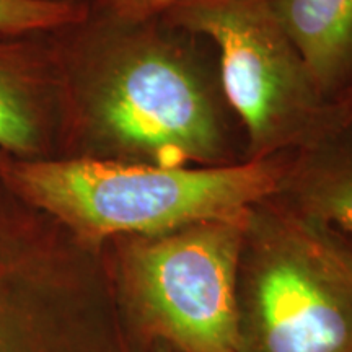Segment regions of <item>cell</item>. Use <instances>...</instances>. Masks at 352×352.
I'll return each mask as SVG.
<instances>
[{"label":"cell","instance_id":"6da1fadb","mask_svg":"<svg viewBox=\"0 0 352 352\" xmlns=\"http://www.w3.org/2000/svg\"><path fill=\"white\" fill-rule=\"evenodd\" d=\"M76 78V116L87 158L160 168L239 164L222 91L160 16L101 19Z\"/></svg>","mask_w":352,"mask_h":352},{"label":"cell","instance_id":"7a4b0ae2","mask_svg":"<svg viewBox=\"0 0 352 352\" xmlns=\"http://www.w3.org/2000/svg\"><path fill=\"white\" fill-rule=\"evenodd\" d=\"M290 155L223 166L160 168L100 158L0 157V179L94 248L210 220H241L279 191Z\"/></svg>","mask_w":352,"mask_h":352},{"label":"cell","instance_id":"3957f363","mask_svg":"<svg viewBox=\"0 0 352 352\" xmlns=\"http://www.w3.org/2000/svg\"><path fill=\"white\" fill-rule=\"evenodd\" d=\"M0 352H140L107 248H94L0 179Z\"/></svg>","mask_w":352,"mask_h":352},{"label":"cell","instance_id":"277c9868","mask_svg":"<svg viewBox=\"0 0 352 352\" xmlns=\"http://www.w3.org/2000/svg\"><path fill=\"white\" fill-rule=\"evenodd\" d=\"M246 217V215H245ZM245 219L107 245L114 290L140 352H239L236 277Z\"/></svg>","mask_w":352,"mask_h":352},{"label":"cell","instance_id":"5b68a950","mask_svg":"<svg viewBox=\"0 0 352 352\" xmlns=\"http://www.w3.org/2000/svg\"><path fill=\"white\" fill-rule=\"evenodd\" d=\"M236 310L239 352H352V272L276 196L245 217Z\"/></svg>","mask_w":352,"mask_h":352},{"label":"cell","instance_id":"8992f818","mask_svg":"<svg viewBox=\"0 0 352 352\" xmlns=\"http://www.w3.org/2000/svg\"><path fill=\"white\" fill-rule=\"evenodd\" d=\"M160 19L217 50L220 91L245 132L243 160L290 155L336 135L331 100L315 85L271 0H176Z\"/></svg>","mask_w":352,"mask_h":352},{"label":"cell","instance_id":"52a82bcc","mask_svg":"<svg viewBox=\"0 0 352 352\" xmlns=\"http://www.w3.org/2000/svg\"><path fill=\"white\" fill-rule=\"evenodd\" d=\"M276 197L315 226L352 235V144L338 134L292 153Z\"/></svg>","mask_w":352,"mask_h":352},{"label":"cell","instance_id":"ba28073f","mask_svg":"<svg viewBox=\"0 0 352 352\" xmlns=\"http://www.w3.org/2000/svg\"><path fill=\"white\" fill-rule=\"evenodd\" d=\"M318 90L333 100L352 74V0H271Z\"/></svg>","mask_w":352,"mask_h":352},{"label":"cell","instance_id":"9c48e42d","mask_svg":"<svg viewBox=\"0 0 352 352\" xmlns=\"http://www.w3.org/2000/svg\"><path fill=\"white\" fill-rule=\"evenodd\" d=\"M88 8L74 0H0V34H28L74 28Z\"/></svg>","mask_w":352,"mask_h":352},{"label":"cell","instance_id":"30bf717a","mask_svg":"<svg viewBox=\"0 0 352 352\" xmlns=\"http://www.w3.org/2000/svg\"><path fill=\"white\" fill-rule=\"evenodd\" d=\"M41 140L39 120L32 98L0 70V148L13 157L33 153Z\"/></svg>","mask_w":352,"mask_h":352},{"label":"cell","instance_id":"8fae6325","mask_svg":"<svg viewBox=\"0 0 352 352\" xmlns=\"http://www.w3.org/2000/svg\"><path fill=\"white\" fill-rule=\"evenodd\" d=\"M176 0H94L101 19L140 21L157 19Z\"/></svg>","mask_w":352,"mask_h":352},{"label":"cell","instance_id":"7c38bea8","mask_svg":"<svg viewBox=\"0 0 352 352\" xmlns=\"http://www.w3.org/2000/svg\"><path fill=\"white\" fill-rule=\"evenodd\" d=\"M331 126L336 135L352 127V87L331 100Z\"/></svg>","mask_w":352,"mask_h":352},{"label":"cell","instance_id":"4fadbf2b","mask_svg":"<svg viewBox=\"0 0 352 352\" xmlns=\"http://www.w3.org/2000/svg\"><path fill=\"white\" fill-rule=\"evenodd\" d=\"M315 227L321 232V235H323V239L327 240V243L331 246L333 252L341 258V261L344 263L346 266L349 267V271L352 272V235L338 232V230H334V228H327V227H320V226H315Z\"/></svg>","mask_w":352,"mask_h":352},{"label":"cell","instance_id":"5bb4252c","mask_svg":"<svg viewBox=\"0 0 352 352\" xmlns=\"http://www.w3.org/2000/svg\"><path fill=\"white\" fill-rule=\"evenodd\" d=\"M151 352H171V351H170L168 346H165V344H157V346L152 347Z\"/></svg>","mask_w":352,"mask_h":352},{"label":"cell","instance_id":"9a60e30c","mask_svg":"<svg viewBox=\"0 0 352 352\" xmlns=\"http://www.w3.org/2000/svg\"><path fill=\"white\" fill-rule=\"evenodd\" d=\"M74 2H78V0H74Z\"/></svg>","mask_w":352,"mask_h":352}]
</instances>
